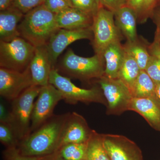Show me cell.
Instances as JSON below:
<instances>
[{"label": "cell", "instance_id": "d4e9b609", "mask_svg": "<svg viewBox=\"0 0 160 160\" xmlns=\"http://www.w3.org/2000/svg\"><path fill=\"white\" fill-rule=\"evenodd\" d=\"M87 142L66 144L57 152L65 160H86Z\"/></svg>", "mask_w": 160, "mask_h": 160}, {"label": "cell", "instance_id": "e575fe53", "mask_svg": "<svg viewBox=\"0 0 160 160\" xmlns=\"http://www.w3.org/2000/svg\"><path fill=\"white\" fill-rule=\"evenodd\" d=\"M148 50L150 55L155 56L160 59V47L154 43L149 44Z\"/></svg>", "mask_w": 160, "mask_h": 160}, {"label": "cell", "instance_id": "5bb4252c", "mask_svg": "<svg viewBox=\"0 0 160 160\" xmlns=\"http://www.w3.org/2000/svg\"><path fill=\"white\" fill-rule=\"evenodd\" d=\"M29 68L33 85L44 86L49 84L50 72L53 68L46 46L36 47Z\"/></svg>", "mask_w": 160, "mask_h": 160}, {"label": "cell", "instance_id": "277c9868", "mask_svg": "<svg viewBox=\"0 0 160 160\" xmlns=\"http://www.w3.org/2000/svg\"><path fill=\"white\" fill-rule=\"evenodd\" d=\"M49 84L53 85L60 92L66 103L74 105L78 102L86 104L100 103L107 106V102L100 87L89 89L81 88L76 86L70 78L60 74L55 68L52 69Z\"/></svg>", "mask_w": 160, "mask_h": 160}, {"label": "cell", "instance_id": "d6a6232c", "mask_svg": "<svg viewBox=\"0 0 160 160\" xmlns=\"http://www.w3.org/2000/svg\"><path fill=\"white\" fill-rule=\"evenodd\" d=\"M102 7L114 13L123 6H126L127 0H99Z\"/></svg>", "mask_w": 160, "mask_h": 160}, {"label": "cell", "instance_id": "ac0fdd59", "mask_svg": "<svg viewBox=\"0 0 160 160\" xmlns=\"http://www.w3.org/2000/svg\"><path fill=\"white\" fill-rule=\"evenodd\" d=\"M125 54L126 52L121 41H116L109 45L103 55L105 62L104 75L111 78H118Z\"/></svg>", "mask_w": 160, "mask_h": 160}, {"label": "cell", "instance_id": "4fadbf2b", "mask_svg": "<svg viewBox=\"0 0 160 160\" xmlns=\"http://www.w3.org/2000/svg\"><path fill=\"white\" fill-rule=\"evenodd\" d=\"M93 130L82 116L77 112H70L61 138L59 149L69 143H87Z\"/></svg>", "mask_w": 160, "mask_h": 160}, {"label": "cell", "instance_id": "4316f807", "mask_svg": "<svg viewBox=\"0 0 160 160\" xmlns=\"http://www.w3.org/2000/svg\"><path fill=\"white\" fill-rule=\"evenodd\" d=\"M71 7L80 9L94 16L102 7L99 0H69Z\"/></svg>", "mask_w": 160, "mask_h": 160}, {"label": "cell", "instance_id": "603a6c76", "mask_svg": "<svg viewBox=\"0 0 160 160\" xmlns=\"http://www.w3.org/2000/svg\"><path fill=\"white\" fill-rule=\"evenodd\" d=\"M86 160H111L104 146L102 134L94 130L87 142Z\"/></svg>", "mask_w": 160, "mask_h": 160}, {"label": "cell", "instance_id": "d6986e66", "mask_svg": "<svg viewBox=\"0 0 160 160\" xmlns=\"http://www.w3.org/2000/svg\"><path fill=\"white\" fill-rule=\"evenodd\" d=\"M114 17L116 25L127 41L132 42L138 38L137 17L131 8L123 6L115 12Z\"/></svg>", "mask_w": 160, "mask_h": 160}, {"label": "cell", "instance_id": "8d00e7d4", "mask_svg": "<svg viewBox=\"0 0 160 160\" xmlns=\"http://www.w3.org/2000/svg\"><path fill=\"white\" fill-rule=\"evenodd\" d=\"M42 160H65L60 156L58 152L49 155L44 156Z\"/></svg>", "mask_w": 160, "mask_h": 160}, {"label": "cell", "instance_id": "f546056e", "mask_svg": "<svg viewBox=\"0 0 160 160\" xmlns=\"http://www.w3.org/2000/svg\"><path fill=\"white\" fill-rule=\"evenodd\" d=\"M44 0H13V6L20 9L24 14L42 5Z\"/></svg>", "mask_w": 160, "mask_h": 160}, {"label": "cell", "instance_id": "7c38bea8", "mask_svg": "<svg viewBox=\"0 0 160 160\" xmlns=\"http://www.w3.org/2000/svg\"><path fill=\"white\" fill-rule=\"evenodd\" d=\"M103 143L111 160H143L142 151L124 136L102 134Z\"/></svg>", "mask_w": 160, "mask_h": 160}, {"label": "cell", "instance_id": "7402d4cb", "mask_svg": "<svg viewBox=\"0 0 160 160\" xmlns=\"http://www.w3.org/2000/svg\"><path fill=\"white\" fill-rule=\"evenodd\" d=\"M156 85L144 70H141L135 82L131 93L132 97L145 98L157 96Z\"/></svg>", "mask_w": 160, "mask_h": 160}, {"label": "cell", "instance_id": "8fae6325", "mask_svg": "<svg viewBox=\"0 0 160 160\" xmlns=\"http://www.w3.org/2000/svg\"><path fill=\"white\" fill-rule=\"evenodd\" d=\"M91 28L79 29H59L52 36L46 45L49 59L54 68L60 55L66 48L76 41L82 39L92 40Z\"/></svg>", "mask_w": 160, "mask_h": 160}, {"label": "cell", "instance_id": "484cf974", "mask_svg": "<svg viewBox=\"0 0 160 160\" xmlns=\"http://www.w3.org/2000/svg\"><path fill=\"white\" fill-rule=\"evenodd\" d=\"M0 141L6 149L17 148L19 141L10 125L0 123Z\"/></svg>", "mask_w": 160, "mask_h": 160}, {"label": "cell", "instance_id": "f1b7e54d", "mask_svg": "<svg viewBox=\"0 0 160 160\" xmlns=\"http://www.w3.org/2000/svg\"><path fill=\"white\" fill-rule=\"evenodd\" d=\"M43 4L56 14L71 7L69 0H44Z\"/></svg>", "mask_w": 160, "mask_h": 160}, {"label": "cell", "instance_id": "52a82bcc", "mask_svg": "<svg viewBox=\"0 0 160 160\" xmlns=\"http://www.w3.org/2000/svg\"><path fill=\"white\" fill-rule=\"evenodd\" d=\"M36 47L21 37L0 41V67L22 72L29 67Z\"/></svg>", "mask_w": 160, "mask_h": 160}, {"label": "cell", "instance_id": "9c48e42d", "mask_svg": "<svg viewBox=\"0 0 160 160\" xmlns=\"http://www.w3.org/2000/svg\"><path fill=\"white\" fill-rule=\"evenodd\" d=\"M61 100H63L62 94L53 85L49 83L42 86L33 106L30 133L54 115V109Z\"/></svg>", "mask_w": 160, "mask_h": 160}, {"label": "cell", "instance_id": "2e32d148", "mask_svg": "<svg viewBox=\"0 0 160 160\" xmlns=\"http://www.w3.org/2000/svg\"><path fill=\"white\" fill-rule=\"evenodd\" d=\"M93 17L80 9L69 7L56 14V22L59 29H88L91 28Z\"/></svg>", "mask_w": 160, "mask_h": 160}, {"label": "cell", "instance_id": "e0dca14e", "mask_svg": "<svg viewBox=\"0 0 160 160\" xmlns=\"http://www.w3.org/2000/svg\"><path fill=\"white\" fill-rule=\"evenodd\" d=\"M24 15L13 6L0 11V41L9 42L20 36L18 27Z\"/></svg>", "mask_w": 160, "mask_h": 160}, {"label": "cell", "instance_id": "ba28073f", "mask_svg": "<svg viewBox=\"0 0 160 160\" xmlns=\"http://www.w3.org/2000/svg\"><path fill=\"white\" fill-rule=\"evenodd\" d=\"M107 102V113L119 115L129 111L132 97L129 89L118 78L103 75L96 81Z\"/></svg>", "mask_w": 160, "mask_h": 160}, {"label": "cell", "instance_id": "4dcf8cb0", "mask_svg": "<svg viewBox=\"0 0 160 160\" xmlns=\"http://www.w3.org/2000/svg\"><path fill=\"white\" fill-rule=\"evenodd\" d=\"M5 160H40L43 157L26 156L21 154L17 148L6 149L3 152Z\"/></svg>", "mask_w": 160, "mask_h": 160}, {"label": "cell", "instance_id": "83f0119b", "mask_svg": "<svg viewBox=\"0 0 160 160\" xmlns=\"http://www.w3.org/2000/svg\"><path fill=\"white\" fill-rule=\"evenodd\" d=\"M145 71L156 84L160 83V59L151 55Z\"/></svg>", "mask_w": 160, "mask_h": 160}, {"label": "cell", "instance_id": "3957f363", "mask_svg": "<svg viewBox=\"0 0 160 160\" xmlns=\"http://www.w3.org/2000/svg\"><path fill=\"white\" fill-rule=\"evenodd\" d=\"M54 68L69 78L83 82L97 81L105 73V60L97 54L91 57H82L69 49L63 55L57 67Z\"/></svg>", "mask_w": 160, "mask_h": 160}, {"label": "cell", "instance_id": "ffe728a7", "mask_svg": "<svg viewBox=\"0 0 160 160\" xmlns=\"http://www.w3.org/2000/svg\"><path fill=\"white\" fill-rule=\"evenodd\" d=\"M149 44L144 39L138 37L134 41H127L123 45L125 52L136 61L141 70H145L151 56Z\"/></svg>", "mask_w": 160, "mask_h": 160}, {"label": "cell", "instance_id": "f35d334b", "mask_svg": "<svg viewBox=\"0 0 160 160\" xmlns=\"http://www.w3.org/2000/svg\"><path fill=\"white\" fill-rule=\"evenodd\" d=\"M43 157H43L42 158V159H41V160H42V158H43Z\"/></svg>", "mask_w": 160, "mask_h": 160}, {"label": "cell", "instance_id": "6da1fadb", "mask_svg": "<svg viewBox=\"0 0 160 160\" xmlns=\"http://www.w3.org/2000/svg\"><path fill=\"white\" fill-rule=\"evenodd\" d=\"M70 114H54L29 133L19 143L17 148L20 153L26 156L44 157L57 152Z\"/></svg>", "mask_w": 160, "mask_h": 160}, {"label": "cell", "instance_id": "cb8c5ba5", "mask_svg": "<svg viewBox=\"0 0 160 160\" xmlns=\"http://www.w3.org/2000/svg\"><path fill=\"white\" fill-rule=\"evenodd\" d=\"M158 0H127L126 6L136 14L138 22L143 24L151 17Z\"/></svg>", "mask_w": 160, "mask_h": 160}, {"label": "cell", "instance_id": "8992f818", "mask_svg": "<svg viewBox=\"0 0 160 160\" xmlns=\"http://www.w3.org/2000/svg\"><path fill=\"white\" fill-rule=\"evenodd\" d=\"M92 40L95 54L103 58L108 46L116 41H121L122 35L115 22L114 13L102 6L93 17L91 27Z\"/></svg>", "mask_w": 160, "mask_h": 160}, {"label": "cell", "instance_id": "74e56055", "mask_svg": "<svg viewBox=\"0 0 160 160\" xmlns=\"http://www.w3.org/2000/svg\"><path fill=\"white\" fill-rule=\"evenodd\" d=\"M156 93L158 98L159 99L160 101V83L156 85Z\"/></svg>", "mask_w": 160, "mask_h": 160}, {"label": "cell", "instance_id": "d590c367", "mask_svg": "<svg viewBox=\"0 0 160 160\" xmlns=\"http://www.w3.org/2000/svg\"><path fill=\"white\" fill-rule=\"evenodd\" d=\"M13 0H0V11L6 10L13 6Z\"/></svg>", "mask_w": 160, "mask_h": 160}, {"label": "cell", "instance_id": "1f68e13d", "mask_svg": "<svg viewBox=\"0 0 160 160\" xmlns=\"http://www.w3.org/2000/svg\"><path fill=\"white\" fill-rule=\"evenodd\" d=\"M150 18L156 27L153 43L160 47V0H158Z\"/></svg>", "mask_w": 160, "mask_h": 160}, {"label": "cell", "instance_id": "836d02e7", "mask_svg": "<svg viewBox=\"0 0 160 160\" xmlns=\"http://www.w3.org/2000/svg\"><path fill=\"white\" fill-rule=\"evenodd\" d=\"M0 123L8 124L11 126V111L8 110L2 102L0 103Z\"/></svg>", "mask_w": 160, "mask_h": 160}, {"label": "cell", "instance_id": "30bf717a", "mask_svg": "<svg viewBox=\"0 0 160 160\" xmlns=\"http://www.w3.org/2000/svg\"><path fill=\"white\" fill-rule=\"evenodd\" d=\"M33 86L29 66L22 72L0 67V95L12 101Z\"/></svg>", "mask_w": 160, "mask_h": 160}, {"label": "cell", "instance_id": "5b68a950", "mask_svg": "<svg viewBox=\"0 0 160 160\" xmlns=\"http://www.w3.org/2000/svg\"><path fill=\"white\" fill-rule=\"evenodd\" d=\"M41 87L33 85L11 101V126L19 142L30 133L33 106Z\"/></svg>", "mask_w": 160, "mask_h": 160}, {"label": "cell", "instance_id": "9a60e30c", "mask_svg": "<svg viewBox=\"0 0 160 160\" xmlns=\"http://www.w3.org/2000/svg\"><path fill=\"white\" fill-rule=\"evenodd\" d=\"M129 110L139 114L152 129L160 132V101L157 96L132 98Z\"/></svg>", "mask_w": 160, "mask_h": 160}, {"label": "cell", "instance_id": "7a4b0ae2", "mask_svg": "<svg viewBox=\"0 0 160 160\" xmlns=\"http://www.w3.org/2000/svg\"><path fill=\"white\" fill-rule=\"evenodd\" d=\"M59 29L56 14L43 4L25 14L18 27L20 36L35 47L46 46Z\"/></svg>", "mask_w": 160, "mask_h": 160}, {"label": "cell", "instance_id": "44dd1931", "mask_svg": "<svg viewBox=\"0 0 160 160\" xmlns=\"http://www.w3.org/2000/svg\"><path fill=\"white\" fill-rule=\"evenodd\" d=\"M141 70L136 61L126 52L125 58L119 72L118 78L122 81L131 92Z\"/></svg>", "mask_w": 160, "mask_h": 160}]
</instances>
